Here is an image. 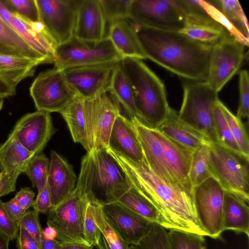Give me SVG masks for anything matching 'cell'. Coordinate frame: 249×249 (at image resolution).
<instances>
[{
	"instance_id": "obj_1",
	"label": "cell",
	"mask_w": 249,
	"mask_h": 249,
	"mask_svg": "<svg viewBox=\"0 0 249 249\" xmlns=\"http://www.w3.org/2000/svg\"><path fill=\"white\" fill-rule=\"evenodd\" d=\"M125 174L130 183L156 208L161 226L207 236L196 214L193 192L169 184L152 170L145 158L134 162L107 148Z\"/></svg>"
},
{
	"instance_id": "obj_2",
	"label": "cell",
	"mask_w": 249,
	"mask_h": 249,
	"mask_svg": "<svg viewBox=\"0 0 249 249\" xmlns=\"http://www.w3.org/2000/svg\"><path fill=\"white\" fill-rule=\"evenodd\" d=\"M132 23L146 59L186 80H207L212 45L194 40L179 31Z\"/></svg>"
},
{
	"instance_id": "obj_3",
	"label": "cell",
	"mask_w": 249,
	"mask_h": 249,
	"mask_svg": "<svg viewBox=\"0 0 249 249\" xmlns=\"http://www.w3.org/2000/svg\"><path fill=\"white\" fill-rule=\"evenodd\" d=\"M93 169L92 155L87 152L81 159L74 190L47 213L48 226L54 230L57 240L61 243L88 245L85 239L84 222L88 205L96 198L91 190Z\"/></svg>"
},
{
	"instance_id": "obj_4",
	"label": "cell",
	"mask_w": 249,
	"mask_h": 249,
	"mask_svg": "<svg viewBox=\"0 0 249 249\" xmlns=\"http://www.w3.org/2000/svg\"><path fill=\"white\" fill-rule=\"evenodd\" d=\"M121 64L133 89L140 122L157 128L171 108L164 84L141 59L124 57Z\"/></svg>"
},
{
	"instance_id": "obj_5",
	"label": "cell",
	"mask_w": 249,
	"mask_h": 249,
	"mask_svg": "<svg viewBox=\"0 0 249 249\" xmlns=\"http://www.w3.org/2000/svg\"><path fill=\"white\" fill-rule=\"evenodd\" d=\"M183 86V97L178 117L203 134L209 143H219L213 122L218 93L206 81L186 80Z\"/></svg>"
},
{
	"instance_id": "obj_6",
	"label": "cell",
	"mask_w": 249,
	"mask_h": 249,
	"mask_svg": "<svg viewBox=\"0 0 249 249\" xmlns=\"http://www.w3.org/2000/svg\"><path fill=\"white\" fill-rule=\"evenodd\" d=\"M210 169L212 177L225 191L249 199V159L218 143H209Z\"/></svg>"
},
{
	"instance_id": "obj_7",
	"label": "cell",
	"mask_w": 249,
	"mask_h": 249,
	"mask_svg": "<svg viewBox=\"0 0 249 249\" xmlns=\"http://www.w3.org/2000/svg\"><path fill=\"white\" fill-rule=\"evenodd\" d=\"M123 58L107 36L99 41H89L73 36L68 41L57 46L53 64L54 67L63 71L73 67L118 62Z\"/></svg>"
},
{
	"instance_id": "obj_8",
	"label": "cell",
	"mask_w": 249,
	"mask_h": 249,
	"mask_svg": "<svg viewBox=\"0 0 249 249\" xmlns=\"http://www.w3.org/2000/svg\"><path fill=\"white\" fill-rule=\"evenodd\" d=\"M127 18L142 26L179 32L186 14L181 0H131Z\"/></svg>"
},
{
	"instance_id": "obj_9",
	"label": "cell",
	"mask_w": 249,
	"mask_h": 249,
	"mask_svg": "<svg viewBox=\"0 0 249 249\" xmlns=\"http://www.w3.org/2000/svg\"><path fill=\"white\" fill-rule=\"evenodd\" d=\"M29 91L37 110L50 113H60L77 96L63 71L55 67L40 72Z\"/></svg>"
},
{
	"instance_id": "obj_10",
	"label": "cell",
	"mask_w": 249,
	"mask_h": 249,
	"mask_svg": "<svg viewBox=\"0 0 249 249\" xmlns=\"http://www.w3.org/2000/svg\"><path fill=\"white\" fill-rule=\"evenodd\" d=\"M245 45L230 34L212 45L206 82L218 93L240 68L246 56Z\"/></svg>"
},
{
	"instance_id": "obj_11",
	"label": "cell",
	"mask_w": 249,
	"mask_h": 249,
	"mask_svg": "<svg viewBox=\"0 0 249 249\" xmlns=\"http://www.w3.org/2000/svg\"><path fill=\"white\" fill-rule=\"evenodd\" d=\"M225 190L213 177L205 180L193 190L198 222L207 236H220L223 229V207Z\"/></svg>"
},
{
	"instance_id": "obj_12",
	"label": "cell",
	"mask_w": 249,
	"mask_h": 249,
	"mask_svg": "<svg viewBox=\"0 0 249 249\" xmlns=\"http://www.w3.org/2000/svg\"><path fill=\"white\" fill-rule=\"evenodd\" d=\"M91 154L93 160V194L101 204L112 202L115 196L127 190L130 183L107 148L93 150Z\"/></svg>"
},
{
	"instance_id": "obj_13",
	"label": "cell",
	"mask_w": 249,
	"mask_h": 249,
	"mask_svg": "<svg viewBox=\"0 0 249 249\" xmlns=\"http://www.w3.org/2000/svg\"><path fill=\"white\" fill-rule=\"evenodd\" d=\"M84 108L92 151L107 148L113 124L121 114L120 105L110 94L106 93L85 100Z\"/></svg>"
},
{
	"instance_id": "obj_14",
	"label": "cell",
	"mask_w": 249,
	"mask_h": 249,
	"mask_svg": "<svg viewBox=\"0 0 249 249\" xmlns=\"http://www.w3.org/2000/svg\"><path fill=\"white\" fill-rule=\"evenodd\" d=\"M39 21L58 45L74 36L77 13L82 0H36Z\"/></svg>"
},
{
	"instance_id": "obj_15",
	"label": "cell",
	"mask_w": 249,
	"mask_h": 249,
	"mask_svg": "<svg viewBox=\"0 0 249 249\" xmlns=\"http://www.w3.org/2000/svg\"><path fill=\"white\" fill-rule=\"evenodd\" d=\"M119 62L73 67L62 71L67 83L77 96L88 100L108 92Z\"/></svg>"
},
{
	"instance_id": "obj_16",
	"label": "cell",
	"mask_w": 249,
	"mask_h": 249,
	"mask_svg": "<svg viewBox=\"0 0 249 249\" xmlns=\"http://www.w3.org/2000/svg\"><path fill=\"white\" fill-rule=\"evenodd\" d=\"M56 131L50 113L37 110L20 118L9 134L35 155L42 153Z\"/></svg>"
},
{
	"instance_id": "obj_17",
	"label": "cell",
	"mask_w": 249,
	"mask_h": 249,
	"mask_svg": "<svg viewBox=\"0 0 249 249\" xmlns=\"http://www.w3.org/2000/svg\"><path fill=\"white\" fill-rule=\"evenodd\" d=\"M102 211L112 228L130 245H135L150 231L152 222L117 202L101 204Z\"/></svg>"
},
{
	"instance_id": "obj_18",
	"label": "cell",
	"mask_w": 249,
	"mask_h": 249,
	"mask_svg": "<svg viewBox=\"0 0 249 249\" xmlns=\"http://www.w3.org/2000/svg\"><path fill=\"white\" fill-rule=\"evenodd\" d=\"M8 24L48 63H54L58 44L41 22L31 21L12 12V18Z\"/></svg>"
},
{
	"instance_id": "obj_19",
	"label": "cell",
	"mask_w": 249,
	"mask_h": 249,
	"mask_svg": "<svg viewBox=\"0 0 249 249\" xmlns=\"http://www.w3.org/2000/svg\"><path fill=\"white\" fill-rule=\"evenodd\" d=\"M50 156L47 183L53 209L70 196L77 179L72 166L66 159L54 150L51 151Z\"/></svg>"
},
{
	"instance_id": "obj_20",
	"label": "cell",
	"mask_w": 249,
	"mask_h": 249,
	"mask_svg": "<svg viewBox=\"0 0 249 249\" xmlns=\"http://www.w3.org/2000/svg\"><path fill=\"white\" fill-rule=\"evenodd\" d=\"M106 23L100 0H82L74 36L82 40L101 41L106 37Z\"/></svg>"
},
{
	"instance_id": "obj_21",
	"label": "cell",
	"mask_w": 249,
	"mask_h": 249,
	"mask_svg": "<svg viewBox=\"0 0 249 249\" xmlns=\"http://www.w3.org/2000/svg\"><path fill=\"white\" fill-rule=\"evenodd\" d=\"M108 148L134 162H141L144 158L141 145L131 121L121 114L113 124Z\"/></svg>"
},
{
	"instance_id": "obj_22",
	"label": "cell",
	"mask_w": 249,
	"mask_h": 249,
	"mask_svg": "<svg viewBox=\"0 0 249 249\" xmlns=\"http://www.w3.org/2000/svg\"><path fill=\"white\" fill-rule=\"evenodd\" d=\"M157 129L168 138L192 151L203 144L209 143L203 134L181 120L178 113L172 108Z\"/></svg>"
},
{
	"instance_id": "obj_23",
	"label": "cell",
	"mask_w": 249,
	"mask_h": 249,
	"mask_svg": "<svg viewBox=\"0 0 249 249\" xmlns=\"http://www.w3.org/2000/svg\"><path fill=\"white\" fill-rule=\"evenodd\" d=\"M107 36L123 58L146 59L132 23L128 18L120 19L110 24Z\"/></svg>"
},
{
	"instance_id": "obj_24",
	"label": "cell",
	"mask_w": 249,
	"mask_h": 249,
	"mask_svg": "<svg viewBox=\"0 0 249 249\" xmlns=\"http://www.w3.org/2000/svg\"><path fill=\"white\" fill-rule=\"evenodd\" d=\"M243 198L225 191L223 207V231L243 232L249 236V208Z\"/></svg>"
},
{
	"instance_id": "obj_25",
	"label": "cell",
	"mask_w": 249,
	"mask_h": 249,
	"mask_svg": "<svg viewBox=\"0 0 249 249\" xmlns=\"http://www.w3.org/2000/svg\"><path fill=\"white\" fill-rule=\"evenodd\" d=\"M43 63L22 56L0 55V80L14 93L24 79L34 75L36 67Z\"/></svg>"
},
{
	"instance_id": "obj_26",
	"label": "cell",
	"mask_w": 249,
	"mask_h": 249,
	"mask_svg": "<svg viewBox=\"0 0 249 249\" xmlns=\"http://www.w3.org/2000/svg\"><path fill=\"white\" fill-rule=\"evenodd\" d=\"M84 101L76 96L60 113L67 124L73 141L80 143L87 152L91 153Z\"/></svg>"
},
{
	"instance_id": "obj_27",
	"label": "cell",
	"mask_w": 249,
	"mask_h": 249,
	"mask_svg": "<svg viewBox=\"0 0 249 249\" xmlns=\"http://www.w3.org/2000/svg\"><path fill=\"white\" fill-rule=\"evenodd\" d=\"M34 155L25 148L15 137L9 135L0 145V170L4 174L24 173Z\"/></svg>"
},
{
	"instance_id": "obj_28",
	"label": "cell",
	"mask_w": 249,
	"mask_h": 249,
	"mask_svg": "<svg viewBox=\"0 0 249 249\" xmlns=\"http://www.w3.org/2000/svg\"><path fill=\"white\" fill-rule=\"evenodd\" d=\"M108 92L120 106H122L130 118H136L140 121L133 89L123 68L121 60L114 70Z\"/></svg>"
},
{
	"instance_id": "obj_29",
	"label": "cell",
	"mask_w": 249,
	"mask_h": 249,
	"mask_svg": "<svg viewBox=\"0 0 249 249\" xmlns=\"http://www.w3.org/2000/svg\"><path fill=\"white\" fill-rule=\"evenodd\" d=\"M179 32L194 40L212 45L229 34L225 28L213 19L197 20L187 18L184 27Z\"/></svg>"
},
{
	"instance_id": "obj_30",
	"label": "cell",
	"mask_w": 249,
	"mask_h": 249,
	"mask_svg": "<svg viewBox=\"0 0 249 249\" xmlns=\"http://www.w3.org/2000/svg\"><path fill=\"white\" fill-rule=\"evenodd\" d=\"M116 201L142 216L149 221L161 226L162 221L154 206L133 186L116 195L112 202Z\"/></svg>"
},
{
	"instance_id": "obj_31",
	"label": "cell",
	"mask_w": 249,
	"mask_h": 249,
	"mask_svg": "<svg viewBox=\"0 0 249 249\" xmlns=\"http://www.w3.org/2000/svg\"><path fill=\"white\" fill-rule=\"evenodd\" d=\"M89 207L93 220L102 232L96 246L98 249H129V245L121 237L105 216L99 202L93 199Z\"/></svg>"
},
{
	"instance_id": "obj_32",
	"label": "cell",
	"mask_w": 249,
	"mask_h": 249,
	"mask_svg": "<svg viewBox=\"0 0 249 249\" xmlns=\"http://www.w3.org/2000/svg\"><path fill=\"white\" fill-rule=\"evenodd\" d=\"M0 41L19 55L31 59L48 63L47 60L32 49L19 35L0 18Z\"/></svg>"
},
{
	"instance_id": "obj_33",
	"label": "cell",
	"mask_w": 249,
	"mask_h": 249,
	"mask_svg": "<svg viewBox=\"0 0 249 249\" xmlns=\"http://www.w3.org/2000/svg\"><path fill=\"white\" fill-rule=\"evenodd\" d=\"M209 143L201 145L193 152L188 175L192 190L208 178L212 177L210 169Z\"/></svg>"
},
{
	"instance_id": "obj_34",
	"label": "cell",
	"mask_w": 249,
	"mask_h": 249,
	"mask_svg": "<svg viewBox=\"0 0 249 249\" xmlns=\"http://www.w3.org/2000/svg\"><path fill=\"white\" fill-rule=\"evenodd\" d=\"M213 1L215 3L213 4L234 27L246 38L249 39V24L239 2L236 0H219Z\"/></svg>"
},
{
	"instance_id": "obj_35",
	"label": "cell",
	"mask_w": 249,
	"mask_h": 249,
	"mask_svg": "<svg viewBox=\"0 0 249 249\" xmlns=\"http://www.w3.org/2000/svg\"><path fill=\"white\" fill-rule=\"evenodd\" d=\"M50 161L43 154L34 155L27 164L24 173L31 180L33 187L41 191L48 181Z\"/></svg>"
},
{
	"instance_id": "obj_36",
	"label": "cell",
	"mask_w": 249,
	"mask_h": 249,
	"mask_svg": "<svg viewBox=\"0 0 249 249\" xmlns=\"http://www.w3.org/2000/svg\"><path fill=\"white\" fill-rule=\"evenodd\" d=\"M218 99L217 98L216 101L213 109V122L219 143L233 152L244 156L231 133L218 104Z\"/></svg>"
},
{
	"instance_id": "obj_37",
	"label": "cell",
	"mask_w": 249,
	"mask_h": 249,
	"mask_svg": "<svg viewBox=\"0 0 249 249\" xmlns=\"http://www.w3.org/2000/svg\"><path fill=\"white\" fill-rule=\"evenodd\" d=\"M204 236L177 229L169 230V249H206Z\"/></svg>"
},
{
	"instance_id": "obj_38",
	"label": "cell",
	"mask_w": 249,
	"mask_h": 249,
	"mask_svg": "<svg viewBox=\"0 0 249 249\" xmlns=\"http://www.w3.org/2000/svg\"><path fill=\"white\" fill-rule=\"evenodd\" d=\"M218 104L242 153L249 159V136L241 119L234 115L219 99Z\"/></svg>"
},
{
	"instance_id": "obj_39",
	"label": "cell",
	"mask_w": 249,
	"mask_h": 249,
	"mask_svg": "<svg viewBox=\"0 0 249 249\" xmlns=\"http://www.w3.org/2000/svg\"><path fill=\"white\" fill-rule=\"evenodd\" d=\"M129 249H169L167 229L153 223L148 234L135 245H130Z\"/></svg>"
},
{
	"instance_id": "obj_40",
	"label": "cell",
	"mask_w": 249,
	"mask_h": 249,
	"mask_svg": "<svg viewBox=\"0 0 249 249\" xmlns=\"http://www.w3.org/2000/svg\"><path fill=\"white\" fill-rule=\"evenodd\" d=\"M106 22L127 18L131 0H100Z\"/></svg>"
},
{
	"instance_id": "obj_41",
	"label": "cell",
	"mask_w": 249,
	"mask_h": 249,
	"mask_svg": "<svg viewBox=\"0 0 249 249\" xmlns=\"http://www.w3.org/2000/svg\"><path fill=\"white\" fill-rule=\"evenodd\" d=\"M207 13L216 22L220 24L228 33L246 46H249V39L246 38L228 20L225 16L210 1L200 0Z\"/></svg>"
},
{
	"instance_id": "obj_42",
	"label": "cell",
	"mask_w": 249,
	"mask_h": 249,
	"mask_svg": "<svg viewBox=\"0 0 249 249\" xmlns=\"http://www.w3.org/2000/svg\"><path fill=\"white\" fill-rule=\"evenodd\" d=\"M4 1L11 12L16 13L31 21H39L36 0H4Z\"/></svg>"
},
{
	"instance_id": "obj_43",
	"label": "cell",
	"mask_w": 249,
	"mask_h": 249,
	"mask_svg": "<svg viewBox=\"0 0 249 249\" xmlns=\"http://www.w3.org/2000/svg\"><path fill=\"white\" fill-rule=\"evenodd\" d=\"M38 214L34 210L26 211L20 219L18 226L23 227L32 236L37 242L39 249H41L43 230L39 221Z\"/></svg>"
},
{
	"instance_id": "obj_44",
	"label": "cell",
	"mask_w": 249,
	"mask_h": 249,
	"mask_svg": "<svg viewBox=\"0 0 249 249\" xmlns=\"http://www.w3.org/2000/svg\"><path fill=\"white\" fill-rule=\"evenodd\" d=\"M239 102L236 116L248 119L249 116V78L247 70L239 73Z\"/></svg>"
},
{
	"instance_id": "obj_45",
	"label": "cell",
	"mask_w": 249,
	"mask_h": 249,
	"mask_svg": "<svg viewBox=\"0 0 249 249\" xmlns=\"http://www.w3.org/2000/svg\"><path fill=\"white\" fill-rule=\"evenodd\" d=\"M89 203L88 205L84 222V236L88 245L96 247L100 239L102 232L93 220Z\"/></svg>"
},
{
	"instance_id": "obj_46",
	"label": "cell",
	"mask_w": 249,
	"mask_h": 249,
	"mask_svg": "<svg viewBox=\"0 0 249 249\" xmlns=\"http://www.w3.org/2000/svg\"><path fill=\"white\" fill-rule=\"evenodd\" d=\"M0 199V232L6 236L10 241L17 238L19 226L10 217Z\"/></svg>"
},
{
	"instance_id": "obj_47",
	"label": "cell",
	"mask_w": 249,
	"mask_h": 249,
	"mask_svg": "<svg viewBox=\"0 0 249 249\" xmlns=\"http://www.w3.org/2000/svg\"><path fill=\"white\" fill-rule=\"evenodd\" d=\"M32 207L38 213L43 214H47L52 209L51 194L48 183L41 191L38 192Z\"/></svg>"
},
{
	"instance_id": "obj_48",
	"label": "cell",
	"mask_w": 249,
	"mask_h": 249,
	"mask_svg": "<svg viewBox=\"0 0 249 249\" xmlns=\"http://www.w3.org/2000/svg\"><path fill=\"white\" fill-rule=\"evenodd\" d=\"M18 249H39L35 239L21 226H19V231L17 237Z\"/></svg>"
},
{
	"instance_id": "obj_49",
	"label": "cell",
	"mask_w": 249,
	"mask_h": 249,
	"mask_svg": "<svg viewBox=\"0 0 249 249\" xmlns=\"http://www.w3.org/2000/svg\"><path fill=\"white\" fill-rule=\"evenodd\" d=\"M20 174L19 172H13L4 174L0 182V197L15 190L17 180Z\"/></svg>"
},
{
	"instance_id": "obj_50",
	"label": "cell",
	"mask_w": 249,
	"mask_h": 249,
	"mask_svg": "<svg viewBox=\"0 0 249 249\" xmlns=\"http://www.w3.org/2000/svg\"><path fill=\"white\" fill-rule=\"evenodd\" d=\"M3 206L11 219L18 226V223L26 212L18 203L14 198L3 202Z\"/></svg>"
},
{
	"instance_id": "obj_51",
	"label": "cell",
	"mask_w": 249,
	"mask_h": 249,
	"mask_svg": "<svg viewBox=\"0 0 249 249\" xmlns=\"http://www.w3.org/2000/svg\"><path fill=\"white\" fill-rule=\"evenodd\" d=\"M35 196V193L29 187H26L21 188L14 198L21 207L27 211L32 207Z\"/></svg>"
},
{
	"instance_id": "obj_52",
	"label": "cell",
	"mask_w": 249,
	"mask_h": 249,
	"mask_svg": "<svg viewBox=\"0 0 249 249\" xmlns=\"http://www.w3.org/2000/svg\"><path fill=\"white\" fill-rule=\"evenodd\" d=\"M41 249H61V243L54 239H47L43 235Z\"/></svg>"
},
{
	"instance_id": "obj_53",
	"label": "cell",
	"mask_w": 249,
	"mask_h": 249,
	"mask_svg": "<svg viewBox=\"0 0 249 249\" xmlns=\"http://www.w3.org/2000/svg\"><path fill=\"white\" fill-rule=\"evenodd\" d=\"M12 18V12L8 8L3 0H0V18L8 24Z\"/></svg>"
},
{
	"instance_id": "obj_54",
	"label": "cell",
	"mask_w": 249,
	"mask_h": 249,
	"mask_svg": "<svg viewBox=\"0 0 249 249\" xmlns=\"http://www.w3.org/2000/svg\"><path fill=\"white\" fill-rule=\"evenodd\" d=\"M93 246L71 242L61 243V249H92Z\"/></svg>"
},
{
	"instance_id": "obj_55",
	"label": "cell",
	"mask_w": 249,
	"mask_h": 249,
	"mask_svg": "<svg viewBox=\"0 0 249 249\" xmlns=\"http://www.w3.org/2000/svg\"><path fill=\"white\" fill-rule=\"evenodd\" d=\"M15 94L4 83L0 80V97L5 98Z\"/></svg>"
},
{
	"instance_id": "obj_56",
	"label": "cell",
	"mask_w": 249,
	"mask_h": 249,
	"mask_svg": "<svg viewBox=\"0 0 249 249\" xmlns=\"http://www.w3.org/2000/svg\"><path fill=\"white\" fill-rule=\"evenodd\" d=\"M0 55L21 56L0 41Z\"/></svg>"
},
{
	"instance_id": "obj_57",
	"label": "cell",
	"mask_w": 249,
	"mask_h": 249,
	"mask_svg": "<svg viewBox=\"0 0 249 249\" xmlns=\"http://www.w3.org/2000/svg\"><path fill=\"white\" fill-rule=\"evenodd\" d=\"M9 241L6 236L0 232V249H9Z\"/></svg>"
},
{
	"instance_id": "obj_58",
	"label": "cell",
	"mask_w": 249,
	"mask_h": 249,
	"mask_svg": "<svg viewBox=\"0 0 249 249\" xmlns=\"http://www.w3.org/2000/svg\"><path fill=\"white\" fill-rule=\"evenodd\" d=\"M4 103V98L0 97V110L1 109Z\"/></svg>"
},
{
	"instance_id": "obj_59",
	"label": "cell",
	"mask_w": 249,
	"mask_h": 249,
	"mask_svg": "<svg viewBox=\"0 0 249 249\" xmlns=\"http://www.w3.org/2000/svg\"><path fill=\"white\" fill-rule=\"evenodd\" d=\"M4 173H3V172H0V182L4 176Z\"/></svg>"
},
{
	"instance_id": "obj_60",
	"label": "cell",
	"mask_w": 249,
	"mask_h": 249,
	"mask_svg": "<svg viewBox=\"0 0 249 249\" xmlns=\"http://www.w3.org/2000/svg\"></svg>"
}]
</instances>
